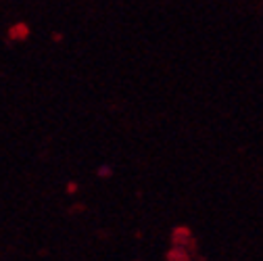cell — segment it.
Returning <instances> with one entry per match:
<instances>
[{"label": "cell", "instance_id": "cell-1", "mask_svg": "<svg viewBox=\"0 0 263 261\" xmlns=\"http://www.w3.org/2000/svg\"><path fill=\"white\" fill-rule=\"evenodd\" d=\"M27 34H29V27L27 25H23V23H19V25H13L11 27V38L13 40H23V38H27Z\"/></svg>", "mask_w": 263, "mask_h": 261}]
</instances>
